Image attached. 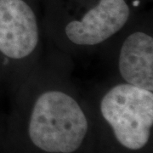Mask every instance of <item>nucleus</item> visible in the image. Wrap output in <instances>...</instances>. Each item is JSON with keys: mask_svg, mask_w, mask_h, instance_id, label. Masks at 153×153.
Listing matches in <instances>:
<instances>
[{"mask_svg": "<svg viewBox=\"0 0 153 153\" xmlns=\"http://www.w3.org/2000/svg\"><path fill=\"white\" fill-rule=\"evenodd\" d=\"M43 29L27 0H0V97L41 63Z\"/></svg>", "mask_w": 153, "mask_h": 153, "instance_id": "nucleus-3", "label": "nucleus"}, {"mask_svg": "<svg viewBox=\"0 0 153 153\" xmlns=\"http://www.w3.org/2000/svg\"><path fill=\"white\" fill-rule=\"evenodd\" d=\"M94 128V153H150L153 92L113 78L86 96Z\"/></svg>", "mask_w": 153, "mask_h": 153, "instance_id": "nucleus-2", "label": "nucleus"}, {"mask_svg": "<svg viewBox=\"0 0 153 153\" xmlns=\"http://www.w3.org/2000/svg\"><path fill=\"white\" fill-rule=\"evenodd\" d=\"M4 119H5V115L4 114L3 112L0 111V140H1L2 133H3V129H4Z\"/></svg>", "mask_w": 153, "mask_h": 153, "instance_id": "nucleus-6", "label": "nucleus"}, {"mask_svg": "<svg viewBox=\"0 0 153 153\" xmlns=\"http://www.w3.org/2000/svg\"><path fill=\"white\" fill-rule=\"evenodd\" d=\"M10 97L0 153H94L87 97L66 67L41 61Z\"/></svg>", "mask_w": 153, "mask_h": 153, "instance_id": "nucleus-1", "label": "nucleus"}, {"mask_svg": "<svg viewBox=\"0 0 153 153\" xmlns=\"http://www.w3.org/2000/svg\"><path fill=\"white\" fill-rule=\"evenodd\" d=\"M132 19L126 0H96L85 9L49 20L44 29L60 50L88 53L106 46Z\"/></svg>", "mask_w": 153, "mask_h": 153, "instance_id": "nucleus-4", "label": "nucleus"}, {"mask_svg": "<svg viewBox=\"0 0 153 153\" xmlns=\"http://www.w3.org/2000/svg\"><path fill=\"white\" fill-rule=\"evenodd\" d=\"M109 44L114 49L112 62L116 79L153 92L152 23L132 19Z\"/></svg>", "mask_w": 153, "mask_h": 153, "instance_id": "nucleus-5", "label": "nucleus"}]
</instances>
